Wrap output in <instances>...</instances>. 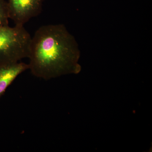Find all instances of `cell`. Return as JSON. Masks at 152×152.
<instances>
[{"instance_id":"cell-5","label":"cell","mask_w":152,"mask_h":152,"mask_svg":"<svg viewBox=\"0 0 152 152\" xmlns=\"http://www.w3.org/2000/svg\"><path fill=\"white\" fill-rule=\"evenodd\" d=\"M9 19L7 3L0 0V27L9 25Z\"/></svg>"},{"instance_id":"cell-4","label":"cell","mask_w":152,"mask_h":152,"mask_svg":"<svg viewBox=\"0 0 152 152\" xmlns=\"http://www.w3.org/2000/svg\"><path fill=\"white\" fill-rule=\"evenodd\" d=\"M28 69V64L19 62L0 66V99L17 77Z\"/></svg>"},{"instance_id":"cell-3","label":"cell","mask_w":152,"mask_h":152,"mask_svg":"<svg viewBox=\"0 0 152 152\" xmlns=\"http://www.w3.org/2000/svg\"><path fill=\"white\" fill-rule=\"evenodd\" d=\"M44 0H8L7 3L9 18L15 25L23 26L42 11Z\"/></svg>"},{"instance_id":"cell-2","label":"cell","mask_w":152,"mask_h":152,"mask_svg":"<svg viewBox=\"0 0 152 152\" xmlns=\"http://www.w3.org/2000/svg\"><path fill=\"white\" fill-rule=\"evenodd\" d=\"M31 37L23 26L0 27V66L28 58Z\"/></svg>"},{"instance_id":"cell-1","label":"cell","mask_w":152,"mask_h":152,"mask_svg":"<svg viewBox=\"0 0 152 152\" xmlns=\"http://www.w3.org/2000/svg\"><path fill=\"white\" fill-rule=\"evenodd\" d=\"M80 57L75 39L64 25L43 26L31 38L29 69L45 80L77 74L81 69Z\"/></svg>"}]
</instances>
